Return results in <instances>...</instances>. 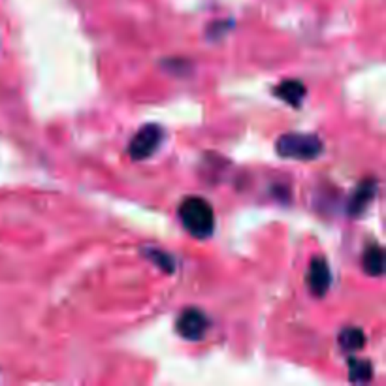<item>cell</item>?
I'll return each mask as SVG.
<instances>
[{
  "mask_svg": "<svg viewBox=\"0 0 386 386\" xmlns=\"http://www.w3.org/2000/svg\"><path fill=\"white\" fill-rule=\"evenodd\" d=\"M162 128L159 125H145L140 128V132L130 140L128 145V153L134 160H145L149 159L151 154L157 153V149L162 144Z\"/></svg>",
  "mask_w": 386,
  "mask_h": 386,
  "instance_id": "3",
  "label": "cell"
},
{
  "mask_svg": "<svg viewBox=\"0 0 386 386\" xmlns=\"http://www.w3.org/2000/svg\"><path fill=\"white\" fill-rule=\"evenodd\" d=\"M179 219L194 237H210L215 228V213L210 202L198 196H191L179 205Z\"/></svg>",
  "mask_w": 386,
  "mask_h": 386,
  "instance_id": "1",
  "label": "cell"
},
{
  "mask_svg": "<svg viewBox=\"0 0 386 386\" xmlns=\"http://www.w3.org/2000/svg\"><path fill=\"white\" fill-rule=\"evenodd\" d=\"M364 271L371 277H381L385 273V254L379 247H368L362 256Z\"/></svg>",
  "mask_w": 386,
  "mask_h": 386,
  "instance_id": "8",
  "label": "cell"
},
{
  "mask_svg": "<svg viewBox=\"0 0 386 386\" xmlns=\"http://www.w3.org/2000/svg\"><path fill=\"white\" fill-rule=\"evenodd\" d=\"M208 324L210 322H208L202 311H198V309H187V311H183L179 314L176 330L187 341H200L205 331H208Z\"/></svg>",
  "mask_w": 386,
  "mask_h": 386,
  "instance_id": "4",
  "label": "cell"
},
{
  "mask_svg": "<svg viewBox=\"0 0 386 386\" xmlns=\"http://www.w3.org/2000/svg\"><path fill=\"white\" fill-rule=\"evenodd\" d=\"M144 254L151 260V262H154V264L159 266L160 270L168 271V273H171V271L176 270V262H174V259H171L166 251H159V249H144Z\"/></svg>",
  "mask_w": 386,
  "mask_h": 386,
  "instance_id": "11",
  "label": "cell"
},
{
  "mask_svg": "<svg viewBox=\"0 0 386 386\" xmlns=\"http://www.w3.org/2000/svg\"><path fill=\"white\" fill-rule=\"evenodd\" d=\"M371 377H373V368L368 360L353 358L348 362V379L353 382L364 385L371 381Z\"/></svg>",
  "mask_w": 386,
  "mask_h": 386,
  "instance_id": "9",
  "label": "cell"
},
{
  "mask_svg": "<svg viewBox=\"0 0 386 386\" xmlns=\"http://www.w3.org/2000/svg\"><path fill=\"white\" fill-rule=\"evenodd\" d=\"M375 193H377V185L373 179H371V181L362 183V185L354 191L351 200H348V215L351 217L362 215V213L365 211V208L371 204V200H373Z\"/></svg>",
  "mask_w": 386,
  "mask_h": 386,
  "instance_id": "6",
  "label": "cell"
},
{
  "mask_svg": "<svg viewBox=\"0 0 386 386\" xmlns=\"http://www.w3.org/2000/svg\"><path fill=\"white\" fill-rule=\"evenodd\" d=\"M365 337L364 331L360 328H345V330L339 334V345L341 348H345L347 353H356L360 348L364 347Z\"/></svg>",
  "mask_w": 386,
  "mask_h": 386,
  "instance_id": "10",
  "label": "cell"
},
{
  "mask_svg": "<svg viewBox=\"0 0 386 386\" xmlns=\"http://www.w3.org/2000/svg\"><path fill=\"white\" fill-rule=\"evenodd\" d=\"M330 268H328V262L324 259H313L311 264H309L307 271V285L309 290L314 294V296H324L330 288Z\"/></svg>",
  "mask_w": 386,
  "mask_h": 386,
  "instance_id": "5",
  "label": "cell"
},
{
  "mask_svg": "<svg viewBox=\"0 0 386 386\" xmlns=\"http://www.w3.org/2000/svg\"><path fill=\"white\" fill-rule=\"evenodd\" d=\"M305 93H307V91H305L304 83L298 81V79H287V81L279 83L276 89L277 96H281V98L290 106L302 104Z\"/></svg>",
  "mask_w": 386,
  "mask_h": 386,
  "instance_id": "7",
  "label": "cell"
},
{
  "mask_svg": "<svg viewBox=\"0 0 386 386\" xmlns=\"http://www.w3.org/2000/svg\"><path fill=\"white\" fill-rule=\"evenodd\" d=\"M322 149V142L313 134H283L276 142L277 154L283 159L314 160Z\"/></svg>",
  "mask_w": 386,
  "mask_h": 386,
  "instance_id": "2",
  "label": "cell"
}]
</instances>
